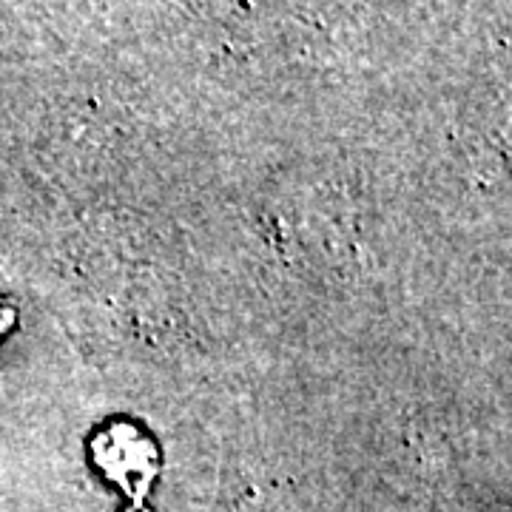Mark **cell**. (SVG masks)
<instances>
[{
    "mask_svg": "<svg viewBox=\"0 0 512 512\" xmlns=\"http://www.w3.org/2000/svg\"><path fill=\"white\" fill-rule=\"evenodd\" d=\"M89 461L100 476L126 495L128 504H148V495L163 476L160 441L143 424L109 419L89 436Z\"/></svg>",
    "mask_w": 512,
    "mask_h": 512,
    "instance_id": "6da1fadb",
    "label": "cell"
},
{
    "mask_svg": "<svg viewBox=\"0 0 512 512\" xmlns=\"http://www.w3.org/2000/svg\"><path fill=\"white\" fill-rule=\"evenodd\" d=\"M15 319H18V311L9 308V305H0V339L15 328Z\"/></svg>",
    "mask_w": 512,
    "mask_h": 512,
    "instance_id": "7a4b0ae2",
    "label": "cell"
},
{
    "mask_svg": "<svg viewBox=\"0 0 512 512\" xmlns=\"http://www.w3.org/2000/svg\"><path fill=\"white\" fill-rule=\"evenodd\" d=\"M123 512H154V510H151L148 504H140V507H137V504H128V510Z\"/></svg>",
    "mask_w": 512,
    "mask_h": 512,
    "instance_id": "3957f363",
    "label": "cell"
}]
</instances>
